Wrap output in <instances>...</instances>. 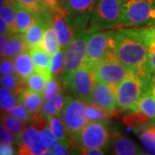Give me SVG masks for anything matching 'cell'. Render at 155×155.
Here are the masks:
<instances>
[{
    "label": "cell",
    "mask_w": 155,
    "mask_h": 155,
    "mask_svg": "<svg viewBox=\"0 0 155 155\" xmlns=\"http://www.w3.org/2000/svg\"><path fill=\"white\" fill-rule=\"evenodd\" d=\"M114 40L118 60L140 78H149L147 45L140 28H119L114 30Z\"/></svg>",
    "instance_id": "6da1fadb"
},
{
    "label": "cell",
    "mask_w": 155,
    "mask_h": 155,
    "mask_svg": "<svg viewBox=\"0 0 155 155\" xmlns=\"http://www.w3.org/2000/svg\"><path fill=\"white\" fill-rule=\"evenodd\" d=\"M155 24V0H125L118 28H144Z\"/></svg>",
    "instance_id": "7a4b0ae2"
},
{
    "label": "cell",
    "mask_w": 155,
    "mask_h": 155,
    "mask_svg": "<svg viewBox=\"0 0 155 155\" xmlns=\"http://www.w3.org/2000/svg\"><path fill=\"white\" fill-rule=\"evenodd\" d=\"M125 0H97L86 30L94 33L118 28Z\"/></svg>",
    "instance_id": "3957f363"
},
{
    "label": "cell",
    "mask_w": 155,
    "mask_h": 155,
    "mask_svg": "<svg viewBox=\"0 0 155 155\" xmlns=\"http://www.w3.org/2000/svg\"><path fill=\"white\" fill-rule=\"evenodd\" d=\"M145 91H147V86L144 79L130 71L116 86V98L118 110L121 112L133 110Z\"/></svg>",
    "instance_id": "277c9868"
},
{
    "label": "cell",
    "mask_w": 155,
    "mask_h": 155,
    "mask_svg": "<svg viewBox=\"0 0 155 155\" xmlns=\"http://www.w3.org/2000/svg\"><path fill=\"white\" fill-rule=\"evenodd\" d=\"M87 30L77 31L72 41L64 49L65 52V72L63 75V83L67 84L73 72L84 61L87 50V43L91 35Z\"/></svg>",
    "instance_id": "5b68a950"
},
{
    "label": "cell",
    "mask_w": 155,
    "mask_h": 155,
    "mask_svg": "<svg viewBox=\"0 0 155 155\" xmlns=\"http://www.w3.org/2000/svg\"><path fill=\"white\" fill-rule=\"evenodd\" d=\"M111 53H116L114 30L97 31L89 38L84 63L94 68Z\"/></svg>",
    "instance_id": "8992f818"
},
{
    "label": "cell",
    "mask_w": 155,
    "mask_h": 155,
    "mask_svg": "<svg viewBox=\"0 0 155 155\" xmlns=\"http://www.w3.org/2000/svg\"><path fill=\"white\" fill-rule=\"evenodd\" d=\"M85 104L83 100L66 97L65 105L60 116L67 131L77 140L78 136L88 122L85 116Z\"/></svg>",
    "instance_id": "52a82bcc"
},
{
    "label": "cell",
    "mask_w": 155,
    "mask_h": 155,
    "mask_svg": "<svg viewBox=\"0 0 155 155\" xmlns=\"http://www.w3.org/2000/svg\"><path fill=\"white\" fill-rule=\"evenodd\" d=\"M97 78L94 68L83 63L70 77L67 85L69 86L76 98L89 102L92 99V92Z\"/></svg>",
    "instance_id": "ba28073f"
},
{
    "label": "cell",
    "mask_w": 155,
    "mask_h": 155,
    "mask_svg": "<svg viewBox=\"0 0 155 155\" xmlns=\"http://www.w3.org/2000/svg\"><path fill=\"white\" fill-rule=\"evenodd\" d=\"M97 81L117 86L123 80L130 70L118 60L116 53L106 56L94 67Z\"/></svg>",
    "instance_id": "9c48e42d"
},
{
    "label": "cell",
    "mask_w": 155,
    "mask_h": 155,
    "mask_svg": "<svg viewBox=\"0 0 155 155\" xmlns=\"http://www.w3.org/2000/svg\"><path fill=\"white\" fill-rule=\"evenodd\" d=\"M110 137L106 122L91 121L79 133L77 141L83 147L105 148L110 142Z\"/></svg>",
    "instance_id": "30bf717a"
},
{
    "label": "cell",
    "mask_w": 155,
    "mask_h": 155,
    "mask_svg": "<svg viewBox=\"0 0 155 155\" xmlns=\"http://www.w3.org/2000/svg\"><path fill=\"white\" fill-rule=\"evenodd\" d=\"M97 0H66L64 8L67 18L73 27L79 30H86Z\"/></svg>",
    "instance_id": "8fae6325"
},
{
    "label": "cell",
    "mask_w": 155,
    "mask_h": 155,
    "mask_svg": "<svg viewBox=\"0 0 155 155\" xmlns=\"http://www.w3.org/2000/svg\"><path fill=\"white\" fill-rule=\"evenodd\" d=\"M17 146L19 147L18 154H53L51 151L46 148L40 130L34 125L26 126Z\"/></svg>",
    "instance_id": "7c38bea8"
},
{
    "label": "cell",
    "mask_w": 155,
    "mask_h": 155,
    "mask_svg": "<svg viewBox=\"0 0 155 155\" xmlns=\"http://www.w3.org/2000/svg\"><path fill=\"white\" fill-rule=\"evenodd\" d=\"M116 86L97 81L92 92L91 101L110 111L112 117L117 116L120 112L116 106Z\"/></svg>",
    "instance_id": "4fadbf2b"
},
{
    "label": "cell",
    "mask_w": 155,
    "mask_h": 155,
    "mask_svg": "<svg viewBox=\"0 0 155 155\" xmlns=\"http://www.w3.org/2000/svg\"><path fill=\"white\" fill-rule=\"evenodd\" d=\"M53 27L55 30L57 37L62 49H65L69 44L75 35L77 29L73 27L67 18V12L66 10L53 13Z\"/></svg>",
    "instance_id": "5bb4252c"
},
{
    "label": "cell",
    "mask_w": 155,
    "mask_h": 155,
    "mask_svg": "<svg viewBox=\"0 0 155 155\" xmlns=\"http://www.w3.org/2000/svg\"><path fill=\"white\" fill-rule=\"evenodd\" d=\"M46 118L48 122V126L58 140L68 148L75 149L78 147V141L67 131V127L64 125L60 116H50Z\"/></svg>",
    "instance_id": "9a60e30c"
},
{
    "label": "cell",
    "mask_w": 155,
    "mask_h": 155,
    "mask_svg": "<svg viewBox=\"0 0 155 155\" xmlns=\"http://www.w3.org/2000/svg\"><path fill=\"white\" fill-rule=\"evenodd\" d=\"M43 96L29 89H26L18 96V102L26 108L34 121L40 115L43 104Z\"/></svg>",
    "instance_id": "2e32d148"
},
{
    "label": "cell",
    "mask_w": 155,
    "mask_h": 155,
    "mask_svg": "<svg viewBox=\"0 0 155 155\" xmlns=\"http://www.w3.org/2000/svg\"><path fill=\"white\" fill-rule=\"evenodd\" d=\"M110 144L113 154L134 155L140 153L133 140L118 132L111 134Z\"/></svg>",
    "instance_id": "e0dca14e"
},
{
    "label": "cell",
    "mask_w": 155,
    "mask_h": 155,
    "mask_svg": "<svg viewBox=\"0 0 155 155\" xmlns=\"http://www.w3.org/2000/svg\"><path fill=\"white\" fill-rule=\"evenodd\" d=\"M49 21H51V18L49 19L38 18L37 21L33 23L26 30L25 33H23V36H24L26 43L28 45V50L41 47L46 26Z\"/></svg>",
    "instance_id": "ac0fdd59"
},
{
    "label": "cell",
    "mask_w": 155,
    "mask_h": 155,
    "mask_svg": "<svg viewBox=\"0 0 155 155\" xmlns=\"http://www.w3.org/2000/svg\"><path fill=\"white\" fill-rule=\"evenodd\" d=\"M28 51L33 60L35 71L43 75L47 78V80H48L52 77L51 70H50L51 55L41 47Z\"/></svg>",
    "instance_id": "d6986e66"
},
{
    "label": "cell",
    "mask_w": 155,
    "mask_h": 155,
    "mask_svg": "<svg viewBox=\"0 0 155 155\" xmlns=\"http://www.w3.org/2000/svg\"><path fill=\"white\" fill-rule=\"evenodd\" d=\"M25 51H28V48L23 35L20 33L12 34L4 46L2 57L14 59Z\"/></svg>",
    "instance_id": "ffe728a7"
},
{
    "label": "cell",
    "mask_w": 155,
    "mask_h": 155,
    "mask_svg": "<svg viewBox=\"0 0 155 155\" xmlns=\"http://www.w3.org/2000/svg\"><path fill=\"white\" fill-rule=\"evenodd\" d=\"M16 19H15V24H16V32L17 33L23 34L26 32L33 23L37 21L38 18H41L34 14L33 12L27 10L26 8L19 5L16 3Z\"/></svg>",
    "instance_id": "44dd1931"
},
{
    "label": "cell",
    "mask_w": 155,
    "mask_h": 155,
    "mask_svg": "<svg viewBox=\"0 0 155 155\" xmlns=\"http://www.w3.org/2000/svg\"><path fill=\"white\" fill-rule=\"evenodd\" d=\"M13 61L16 74L23 80H26L35 72V66L29 51H25L16 56Z\"/></svg>",
    "instance_id": "7402d4cb"
},
{
    "label": "cell",
    "mask_w": 155,
    "mask_h": 155,
    "mask_svg": "<svg viewBox=\"0 0 155 155\" xmlns=\"http://www.w3.org/2000/svg\"><path fill=\"white\" fill-rule=\"evenodd\" d=\"M41 48H42L50 55H53L54 53L61 48L55 30L53 27L52 20L48 22L46 26L43 39L41 43Z\"/></svg>",
    "instance_id": "603a6c76"
},
{
    "label": "cell",
    "mask_w": 155,
    "mask_h": 155,
    "mask_svg": "<svg viewBox=\"0 0 155 155\" xmlns=\"http://www.w3.org/2000/svg\"><path fill=\"white\" fill-rule=\"evenodd\" d=\"M131 110L141 112L150 120H153L155 118V97L148 90L145 91Z\"/></svg>",
    "instance_id": "cb8c5ba5"
},
{
    "label": "cell",
    "mask_w": 155,
    "mask_h": 155,
    "mask_svg": "<svg viewBox=\"0 0 155 155\" xmlns=\"http://www.w3.org/2000/svg\"><path fill=\"white\" fill-rule=\"evenodd\" d=\"M1 123L5 126L6 128L17 138V141L19 142L23 131L26 127V122L17 118V116H12L9 113L5 112L1 119Z\"/></svg>",
    "instance_id": "d4e9b609"
},
{
    "label": "cell",
    "mask_w": 155,
    "mask_h": 155,
    "mask_svg": "<svg viewBox=\"0 0 155 155\" xmlns=\"http://www.w3.org/2000/svg\"><path fill=\"white\" fill-rule=\"evenodd\" d=\"M85 116L88 122L91 121H98L106 122L112 117L110 111L104 108L97 105L93 101H89L85 104Z\"/></svg>",
    "instance_id": "484cf974"
},
{
    "label": "cell",
    "mask_w": 155,
    "mask_h": 155,
    "mask_svg": "<svg viewBox=\"0 0 155 155\" xmlns=\"http://www.w3.org/2000/svg\"><path fill=\"white\" fill-rule=\"evenodd\" d=\"M0 86L10 89L17 96H19L24 90L28 89L25 80L20 78L16 73L0 76Z\"/></svg>",
    "instance_id": "4316f807"
},
{
    "label": "cell",
    "mask_w": 155,
    "mask_h": 155,
    "mask_svg": "<svg viewBox=\"0 0 155 155\" xmlns=\"http://www.w3.org/2000/svg\"><path fill=\"white\" fill-rule=\"evenodd\" d=\"M15 2L19 5L33 12L39 17L44 19H49L51 17L49 10L43 5L41 0H15Z\"/></svg>",
    "instance_id": "83f0119b"
},
{
    "label": "cell",
    "mask_w": 155,
    "mask_h": 155,
    "mask_svg": "<svg viewBox=\"0 0 155 155\" xmlns=\"http://www.w3.org/2000/svg\"><path fill=\"white\" fill-rule=\"evenodd\" d=\"M16 2L15 0H5L4 5L0 9V17L9 25L11 34H16Z\"/></svg>",
    "instance_id": "f1b7e54d"
},
{
    "label": "cell",
    "mask_w": 155,
    "mask_h": 155,
    "mask_svg": "<svg viewBox=\"0 0 155 155\" xmlns=\"http://www.w3.org/2000/svg\"><path fill=\"white\" fill-rule=\"evenodd\" d=\"M139 138L143 147L149 152L155 154V127L153 124H147L138 134Z\"/></svg>",
    "instance_id": "f546056e"
},
{
    "label": "cell",
    "mask_w": 155,
    "mask_h": 155,
    "mask_svg": "<svg viewBox=\"0 0 155 155\" xmlns=\"http://www.w3.org/2000/svg\"><path fill=\"white\" fill-rule=\"evenodd\" d=\"M52 77L57 78L63 80V75L65 72V52L61 48L54 53L51 58L50 65Z\"/></svg>",
    "instance_id": "4dcf8cb0"
},
{
    "label": "cell",
    "mask_w": 155,
    "mask_h": 155,
    "mask_svg": "<svg viewBox=\"0 0 155 155\" xmlns=\"http://www.w3.org/2000/svg\"><path fill=\"white\" fill-rule=\"evenodd\" d=\"M47 81H48L47 78L43 75H41V73L35 71L25 80L27 88L37 93H40L42 96L44 93Z\"/></svg>",
    "instance_id": "1f68e13d"
},
{
    "label": "cell",
    "mask_w": 155,
    "mask_h": 155,
    "mask_svg": "<svg viewBox=\"0 0 155 155\" xmlns=\"http://www.w3.org/2000/svg\"><path fill=\"white\" fill-rule=\"evenodd\" d=\"M61 85H62V79L54 77L50 78L47 81L44 93H43L44 101L51 99L54 96L59 94L61 91Z\"/></svg>",
    "instance_id": "d6a6232c"
},
{
    "label": "cell",
    "mask_w": 155,
    "mask_h": 155,
    "mask_svg": "<svg viewBox=\"0 0 155 155\" xmlns=\"http://www.w3.org/2000/svg\"><path fill=\"white\" fill-rule=\"evenodd\" d=\"M141 32V30H140ZM142 34V32H141ZM145 41L147 45V50H148V58H147V67H148V71H149L150 76L155 74V40L150 38L144 35Z\"/></svg>",
    "instance_id": "836d02e7"
},
{
    "label": "cell",
    "mask_w": 155,
    "mask_h": 155,
    "mask_svg": "<svg viewBox=\"0 0 155 155\" xmlns=\"http://www.w3.org/2000/svg\"><path fill=\"white\" fill-rule=\"evenodd\" d=\"M6 113H9L12 116H17V118L21 119L25 122H32L30 114L28 113V111L26 110V108L22 105L21 103H17L16 105L11 107V109H9L6 111Z\"/></svg>",
    "instance_id": "e575fe53"
},
{
    "label": "cell",
    "mask_w": 155,
    "mask_h": 155,
    "mask_svg": "<svg viewBox=\"0 0 155 155\" xmlns=\"http://www.w3.org/2000/svg\"><path fill=\"white\" fill-rule=\"evenodd\" d=\"M16 73L15 72V65L13 59L10 58H0V76Z\"/></svg>",
    "instance_id": "d590c367"
},
{
    "label": "cell",
    "mask_w": 155,
    "mask_h": 155,
    "mask_svg": "<svg viewBox=\"0 0 155 155\" xmlns=\"http://www.w3.org/2000/svg\"><path fill=\"white\" fill-rule=\"evenodd\" d=\"M41 114L45 117H48L50 116H57L61 114V111L57 109V107L54 104V103L53 102V100L49 99L44 101V104H42L41 111Z\"/></svg>",
    "instance_id": "8d00e7d4"
},
{
    "label": "cell",
    "mask_w": 155,
    "mask_h": 155,
    "mask_svg": "<svg viewBox=\"0 0 155 155\" xmlns=\"http://www.w3.org/2000/svg\"><path fill=\"white\" fill-rule=\"evenodd\" d=\"M0 141L12 145L18 144L17 138L2 123H0Z\"/></svg>",
    "instance_id": "74e56055"
},
{
    "label": "cell",
    "mask_w": 155,
    "mask_h": 155,
    "mask_svg": "<svg viewBox=\"0 0 155 155\" xmlns=\"http://www.w3.org/2000/svg\"><path fill=\"white\" fill-rule=\"evenodd\" d=\"M18 102V96L15 94H11L5 97V98L0 101V110L4 112H6L11 107L16 105Z\"/></svg>",
    "instance_id": "f35d334b"
},
{
    "label": "cell",
    "mask_w": 155,
    "mask_h": 155,
    "mask_svg": "<svg viewBox=\"0 0 155 155\" xmlns=\"http://www.w3.org/2000/svg\"><path fill=\"white\" fill-rule=\"evenodd\" d=\"M41 2L52 13L60 12L65 10L61 0H41Z\"/></svg>",
    "instance_id": "ab89813d"
},
{
    "label": "cell",
    "mask_w": 155,
    "mask_h": 155,
    "mask_svg": "<svg viewBox=\"0 0 155 155\" xmlns=\"http://www.w3.org/2000/svg\"><path fill=\"white\" fill-rule=\"evenodd\" d=\"M17 153L12 144L0 141V155H13Z\"/></svg>",
    "instance_id": "60d3db41"
},
{
    "label": "cell",
    "mask_w": 155,
    "mask_h": 155,
    "mask_svg": "<svg viewBox=\"0 0 155 155\" xmlns=\"http://www.w3.org/2000/svg\"><path fill=\"white\" fill-rule=\"evenodd\" d=\"M79 153L80 154L84 155H102L104 154V151L103 148H97V147H91V148H88V147H83L79 149Z\"/></svg>",
    "instance_id": "b9f144b4"
},
{
    "label": "cell",
    "mask_w": 155,
    "mask_h": 155,
    "mask_svg": "<svg viewBox=\"0 0 155 155\" xmlns=\"http://www.w3.org/2000/svg\"><path fill=\"white\" fill-rule=\"evenodd\" d=\"M52 153L54 155H67L70 154V151L69 148L65 145H63L62 143H58L52 151Z\"/></svg>",
    "instance_id": "7bdbcfd3"
},
{
    "label": "cell",
    "mask_w": 155,
    "mask_h": 155,
    "mask_svg": "<svg viewBox=\"0 0 155 155\" xmlns=\"http://www.w3.org/2000/svg\"><path fill=\"white\" fill-rule=\"evenodd\" d=\"M145 82L147 85V90H148L155 97V74L151 75L149 78L145 80Z\"/></svg>",
    "instance_id": "ee69618b"
},
{
    "label": "cell",
    "mask_w": 155,
    "mask_h": 155,
    "mask_svg": "<svg viewBox=\"0 0 155 155\" xmlns=\"http://www.w3.org/2000/svg\"><path fill=\"white\" fill-rule=\"evenodd\" d=\"M140 30L144 35L155 40V24L152 26H148V27L140 28Z\"/></svg>",
    "instance_id": "f6af8a7d"
},
{
    "label": "cell",
    "mask_w": 155,
    "mask_h": 155,
    "mask_svg": "<svg viewBox=\"0 0 155 155\" xmlns=\"http://www.w3.org/2000/svg\"><path fill=\"white\" fill-rule=\"evenodd\" d=\"M2 34H11V32L7 22L0 17V35Z\"/></svg>",
    "instance_id": "bcb514c9"
},
{
    "label": "cell",
    "mask_w": 155,
    "mask_h": 155,
    "mask_svg": "<svg viewBox=\"0 0 155 155\" xmlns=\"http://www.w3.org/2000/svg\"><path fill=\"white\" fill-rule=\"evenodd\" d=\"M12 34H2L0 35V58L2 57V52H3V48L4 46L6 43V41H8V39L10 38Z\"/></svg>",
    "instance_id": "7dc6e473"
},
{
    "label": "cell",
    "mask_w": 155,
    "mask_h": 155,
    "mask_svg": "<svg viewBox=\"0 0 155 155\" xmlns=\"http://www.w3.org/2000/svg\"><path fill=\"white\" fill-rule=\"evenodd\" d=\"M11 94H14L11 90L5 88V87L0 86V101L3 99V98H5V97H7V96H9V95Z\"/></svg>",
    "instance_id": "c3c4849f"
},
{
    "label": "cell",
    "mask_w": 155,
    "mask_h": 155,
    "mask_svg": "<svg viewBox=\"0 0 155 155\" xmlns=\"http://www.w3.org/2000/svg\"><path fill=\"white\" fill-rule=\"evenodd\" d=\"M5 2V0H0V9H1V7H2V6L4 5Z\"/></svg>",
    "instance_id": "681fc988"
},
{
    "label": "cell",
    "mask_w": 155,
    "mask_h": 155,
    "mask_svg": "<svg viewBox=\"0 0 155 155\" xmlns=\"http://www.w3.org/2000/svg\"><path fill=\"white\" fill-rule=\"evenodd\" d=\"M2 116H3V113H2V111L0 110V122H1V119H2Z\"/></svg>",
    "instance_id": "f907efd6"
},
{
    "label": "cell",
    "mask_w": 155,
    "mask_h": 155,
    "mask_svg": "<svg viewBox=\"0 0 155 155\" xmlns=\"http://www.w3.org/2000/svg\"><path fill=\"white\" fill-rule=\"evenodd\" d=\"M61 2H62V5H63V6H64L65 3H66V0H61Z\"/></svg>",
    "instance_id": "816d5d0a"
},
{
    "label": "cell",
    "mask_w": 155,
    "mask_h": 155,
    "mask_svg": "<svg viewBox=\"0 0 155 155\" xmlns=\"http://www.w3.org/2000/svg\"><path fill=\"white\" fill-rule=\"evenodd\" d=\"M152 124H153V125L155 127V118L153 119V123H152Z\"/></svg>",
    "instance_id": "f5cc1de1"
}]
</instances>
